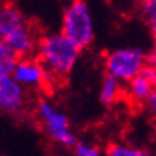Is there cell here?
Segmentation results:
<instances>
[{
	"label": "cell",
	"instance_id": "7a4b0ae2",
	"mask_svg": "<svg viewBox=\"0 0 156 156\" xmlns=\"http://www.w3.org/2000/svg\"><path fill=\"white\" fill-rule=\"evenodd\" d=\"M0 40L16 58H29L37 51L38 41L24 13L15 5H0Z\"/></svg>",
	"mask_w": 156,
	"mask_h": 156
},
{
	"label": "cell",
	"instance_id": "5b68a950",
	"mask_svg": "<svg viewBox=\"0 0 156 156\" xmlns=\"http://www.w3.org/2000/svg\"><path fill=\"white\" fill-rule=\"evenodd\" d=\"M145 64H147V54L144 53V49L137 46H124L112 49L105 56L104 70L105 73L115 76L121 83H127L134 76L140 75Z\"/></svg>",
	"mask_w": 156,
	"mask_h": 156
},
{
	"label": "cell",
	"instance_id": "8992f818",
	"mask_svg": "<svg viewBox=\"0 0 156 156\" xmlns=\"http://www.w3.org/2000/svg\"><path fill=\"white\" fill-rule=\"evenodd\" d=\"M11 75L15 80L19 81L26 89H38L48 80V72L45 66L38 61L29 58H18L11 70Z\"/></svg>",
	"mask_w": 156,
	"mask_h": 156
},
{
	"label": "cell",
	"instance_id": "2e32d148",
	"mask_svg": "<svg viewBox=\"0 0 156 156\" xmlns=\"http://www.w3.org/2000/svg\"><path fill=\"white\" fill-rule=\"evenodd\" d=\"M147 64H150V66H154L156 67V49L151 51L150 54H147Z\"/></svg>",
	"mask_w": 156,
	"mask_h": 156
},
{
	"label": "cell",
	"instance_id": "9c48e42d",
	"mask_svg": "<svg viewBox=\"0 0 156 156\" xmlns=\"http://www.w3.org/2000/svg\"><path fill=\"white\" fill-rule=\"evenodd\" d=\"M153 91L154 86L144 75H137L131 81H127V96L131 97V101L137 104H147V101L153 94Z\"/></svg>",
	"mask_w": 156,
	"mask_h": 156
},
{
	"label": "cell",
	"instance_id": "4fadbf2b",
	"mask_svg": "<svg viewBox=\"0 0 156 156\" xmlns=\"http://www.w3.org/2000/svg\"><path fill=\"white\" fill-rule=\"evenodd\" d=\"M73 154L75 156H99L101 154V150L93 144L76 142V144L73 145Z\"/></svg>",
	"mask_w": 156,
	"mask_h": 156
},
{
	"label": "cell",
	"instance_id": "5bb4252c",
	"mask_svg": "<svg viewBox=\"0 0 156 156\" xmlns=\"http://www.w3.org/2000/svg\"><path fill=\"white\" fill-rule=\"evenodd\" d=\"M140 75H144L148 81H150L153 86H154V89H156V67L154 66H150V64H145V67L142 69V72H140Z\"/></svg>",
	"mask_w": 156,
	"mask_h": 156
},
{
	"label": "cell",
	"instance_id": "7c38bea8",
	"mask_svg": "<svg viewBox=\"0 0 156 156\" xmlns=\"http://www.w3.org/2000/svg\"><path fill=\"white\" fill-rule=\"evenodd\" d=\"M142 13L148 21V26H150L153 35H156V2H144L142 3Z\"/></svg>",
	"mask_w": 156,
	"mask_h": 156
},
{
	"label": "cell",
	"instance_id": "6da1fadb",
	"mask_svg": "<svg viewBox=\"0 0 156 156\" xmlns=\"http://www.w3.org/2000/svg\"><path fill=\"white\" fill-rule=\"evenodd\" d=\"M38 59L45 66L48 76L64 80L75 69L81 54V48L73 43L66 34H48L38 40Z\"/></svg>",
	"mask_w": 156,
	"mask_h": 156
},
{
	"label": "cell",
	"instance_id": "52a82bcc",
	"mask_svg": "<svg viewBox=\"0 0 156 156\" xmlns=\"http://www.w3.org/2000/svg\"><path fill=\"white\" fill-rule=\"evenodd\" d=\"M26 107V88L11 73L0 80V112L16 115Z\"/></svg>",
	"mask_w": 156,
	"mask_h": 156
},
{
	"label": "cell",
	"instance_id": "9a60e30c",
	"mask_svg": "<svg viewBox=\"0 0 156 156\" xmlns=\"http://www.w3.org/2000/svg\"><path fill=\"white\" fill-rule=\"evenodd\" d=\"M147 108L151 113V116L156 118V89L153 91V94L150 96V99L147 101Z\"/></svg>",
	"mask_w": 156,
	"mask_h": 156
},
{
	"label": "cell",
	"instance_id": "ba28073f",
	"mask_svg": "<svg viewBox=\"0 0 156 156\" xmlns=\"http://www.w3.org/2000/svg\"><path fill=\"white\" fill-rule=\"evenodd\" d=\"M123 93V83L116 80L115 76L105 73L99 88V102L105 107H112L118 102L119 96Z\"/></svg>",
	"mask_w": 156,
	"mask_h": 156
},
{
	"label": "cell",
	"instance_id": "e0dca14e",
	"mask_svg": "<svg viewBox=\"0 0 156 156\" xmlns=\"http://www.w3.org/2000/svg\"><path fill=\"white\" fill-rule=\"evenodd\" d=\"M140 2L144 3V2H156V0H140Z\"/></svg>",
	"mask_w": 156,
	"mask_h": 156
},
{
	"label": "cell",
	"instance_id": "3957f363",
	"mask_svg": "<svg viewBox=\"0 0 156 156\" xmlns=\"http://www.w3.org/2000/svg\"><path fill=\"white\" fill-rule=\"evenodd\" d=\"M61 32L76 43L81 49L94 41L96 27L86 0H70L64 8L61 19Z\"/></svg>",
	"mask_w": 156,
	"mask_h": 156
},
{
	"label": "cell",
	"instance_id": "30bf717a",
	"mask_svg": "<svg viewBox=\"0 0 156 156\" xmlns=\"http://www.w3.org/2000/svg\"><path fill=\"white\" fill-rule=\"evenodd\" d=\"M108 156H145L148 154L145 150L131 145H123V144H113L107 148Z\"/></svg>",
	"mask_w": 156,
	"mask_h": 156
},
{
	"label": "cell",
	"instance_id": "ac0fdd59",
	"mask_svg": "<svg viewBox=\"0 0 156 156\" xmlns=\"http://www.w3.org/2000/svg\"><path fill=\"white\" fill-rule=\"evenodd\" d=\"M154 49H156V35H154Z\"/></svg>",
	"mask_w": 156,
	"mask_h": 156
},
{
	"label": "cell",
	"instance_id": "277c9868",
	"mask_svg": "<svg viewBox=\"0 0 156 156\" xmlns=\"http://www.w3.org/2000/svg\"><path fill=\"white\" fill-rule=\"evenodd\" d=\"M37 116L41 124V129L45 131L53 144L62 148H73L78 140L75 132L72 131L69 116L62 110H59L48 99H40L37 104Z\"/></svg>",
	"mask_w": 156,
	"mask_h": 156
},
{
	"label": "cell",
	"instance_id": "8fae6325",
	"mask_svg": "<svg viewBox=\"0 0 156 156\" xmlns=\"http://www.w3.org/2000/svg\"><path fill=\"white\" fill-rule=\"evenodd\" d=\"M16 61L18 58L13 54V51L5 45L3 40H0V70L5 73H11L13 66H15Z\"/></svg>",
	"mask_w": 156,
	"mask_h": 156
}]
</instances>
